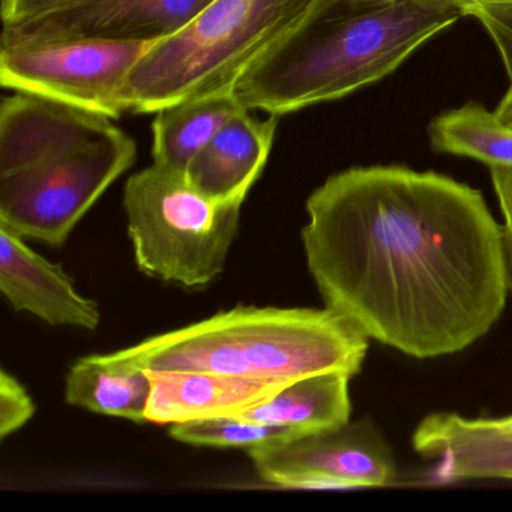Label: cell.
I'll return each instance as SVG.
<instances>
[{
	"instance_id": "obj_1",
	"label": "cell",
	"mask_w": 512,
	"mask_h": 512,
	"mask_svg": "<svg viewBox=\"0 0 512 512\" xmlns=\"http://www.w3.org/2000/svg\"><path fill=\"white\" fill-rule=\"evenodd\" d=\"M302 245L325 307L415 359L463 352L499 322L505 232L481 191L436 172L353 167L307 200Z\"/></svg>"
},
{
	"instance_id": "obj_2",
	"label": "cell",
	"mask_w": 512,
	"mask_h": 512,
	"mask_svg": "<svg viewBox=\"0 0 512 512\" xmlns=\"http://www.w3.org/2000/svg\"><path fill=\"white\" fill-rule=\"evenodd\" d=\"M461 17L439 0H322L233 94L245 109L275 116L340 100L394 73Z\"/></svg>"
},
{
	"instance_id": "obj_3",
	"label": "cell",
	"mask_w": 512,
	"mask_h": 512,
	"mask_svg": "<svg viewBox=\"0 0 512 512\" xmlns=\"http://www.w3.org/2000/svg\"><path fill=\"white\" fill-rule=\"evenodd\" d=\"M110 118L20 94L0 106V226L59 248L134 161Z\"/></svg>"
},
{
	"instance_id": "obj_4",
	"label": "cell",
	"mask_w": 512,
	"mask_h": 512,
	"mask_svg": "<svg viewBox=\"0 0 512 512\" xmlns=\"http://www.w3.org/2000/svg\"><path fill=\"white\" fill-rule=\"evenodd\" d=\"M368 347L356 326L326 307H236L100 356L122 367L212 371L289 383L325 371L356 376Z\"/></svg>"
},
{
	"instance_id": "obj_5",
	"label": "cell",
	"mask_w": 512,
	"mask_h": 512,
	"mask_svg": "<svg viewBox=\"0 0 512 512\" xmlns=\"http://www.w3.org/2000/svg\"><path fill=\"white\" fill-rule=\"evenodd\" d=\"M322 0H214L187 28L158 41L121 92L125 110L157 113L235 88L242 74Z\"/></svg>"
},
{
	"instance_id": "obj_6",
	"label": "cell",
	"mask_w": 512,
	"mask_h": 512,
	"mask_svg": "<svg viewBox=\"0 0 512 512\" xmlns=\"http://www.w3.org/2000/svg\"><path fill=\"white\" fill-rule=\"evenodd\" d=\"M242 203L212 199L184 172L155 163L131 176L124 208L140 271L184 289H205L226 268Z\"/></svg>"
},
{
	"instance_id": "obj_7",
	"label": "cell",
	"mask_w": 512,
	"mask_h": 512,
	"mask_svg": "<svg viewBox=\"0 0 512 512\" xmlns=\"http://www.w3.org/2000/svg\"><path fill=\"white\" fill-rule=\"evenodd\" d=\"M154 44L71 40L0 50V83L20 94L118 119L127 112L122 88Z\"/></svg>"
},
{
	"instance_id": "obj_8",
	"label": "cell",
	"mask_w": 512,
	"mask_h": 512,
	"mask_svg": "<svg viewBox=\"0 0 512 512\" xmlns=\"http://www.w3.org/2000/svg\"><path fill=\"white\" fill-rule=\"evenodd\" d=\"M247 452L257 475L283 488L356 490L397 478L391 446L370 418Z\"/></svg>"
},
{
	"instance_id": "obj_9",
	"label": "cell",
	"mask_w": 512,
	"mask_h": 512,
	"mask_svg": "<svg viewBox=\"0 0 512 512\" xmlns=\"http://www.w3.org/2000/svg\"><path fill=\"white\" fill-rule=\"evenodd\" d=\"M214 0H73L34 19L7 23L0 50L71 40L163 41Z\"/></svg>"
},
{
	"instance_id": "obj_10",
	"label": "cell",
	"mask_w": 512,
	"mask_h": 512,
	"mask_svg": "<svg viewBox=\"0 0 512 512\" xmlns=\"http://www.w3.org/2000/svg\"><path fill=\"white\" fill-rule=\"evenodd\" d=\"M0 290L16 311L53 326L94 331L100 307L77 292L62 265L49 262L23 242V236L0 226Z\"/></svg>"
},
{
	"instance_id": "obj_11",
	"label": "cell",
	"mask_w": 512,
	"mask_h": 512,
	"mask_svg": "<svg viewBox=\"0 0 512 512\" xmlns=\"http://www.w3.org/2000/svg\"><path fill=\"white\" fill-rule=\"evenodd\" d=\"M146 371L152 386L146 421L161 425L238 416L290 383L212 371Z\"/></svg>"
},
{
	"instance_id": "obj_12",
	"label": "cell",
	"mask_w": 512,
	"mask_h": 512,
	"mask_svg": "<svg viewBox=\"0 0 512 512\" xmlns=\"http://www.w3.org/2000/svg\"><path fill=\"white\" fill-rule=\"evenodd\" d=\"M278 118L266 121L244 110L233 116L188 166V181L221 202H244L262 175L277 133Z\"/></svg>"
},
{
	"instance_id": "obj_13",
	"label": "cell",
	"mask_w": 512,
	"mask_h": 512,
	"mask_svg": "<svg viewBox=\"0 0 512 512\" xmlns=\"http://www.w3.org/2000/svg\"><path fill=\"white\" fill-rule=\"evenodd\" d=\"M352 376L343 371H325L293 380L280 392L241 413V418L260 424L281 425L299 434L335 430L350 422Z\"/></svg>"
},
{
	"instance_id": "obj_14",
	"label": "cell",
	"mask_w": 512,
	"mask_h": 512,
	"mask_svg": "<svg viewBox=\"0 0 512 512\" xmlns=\"http://www.w3.org/2000/svg\"><path fill=\"white\" fill-rule=\"evenodd\" d=\"M233 89L179 101L158 110L152 157L158 166L187 172L193 158L233 116L244 112Z\"/></svg>"
},
{
	"instance_id": "obj_15",
	"label": "cell",
	"mask_w": 512,
	"mask_h": 512,
	"mask_svg": "<svg viewBox=\"0 0 512 512\" xmlns=\"http://www.w3.org/2000/svg\"><path fill=\"white\" fill-rule=\"evenodd\" d=\"M151 379L143 368L109 364L100 355L79 359L65 382V400L98 415L145 422Z\"/></svg>"
},
{
	"instance_id": "obj_16",
	"label": "cell",
	"mask_w": 512,
	"mask_h": 512,
	"mask_svg": "<svg viewBox=\"0 0 512 512\" xmlns=\"http://www.w3.org/2000/svg\"><path fill=\"white\" fill-rule=\"evenodd\" d=\"M431 148L439 154L472 158L493 167H512V127L478 103L443 113L428 127Z\"/></svg>"
},
{
	"instance_id": "obj_17",
	"label": "cell",
	"mask_w": 512,
	"mask_h": 512,
	"mask_svg": "<svg viewBox=\"0 0 512 512\" xmlns=\"http://www.w3.org/2000/svg\"><path fill=\"white\" fill-rule=\"evenodd\" d=\"M169 436L193 446L251 449L287 442L301 437L302 434L281 425L260 424L241 416H223L170 425Z\"/></svg>"
},
{
	"instance_id": "obj_18",
	"label": "cell",
	"mask_w": 512,
	"mask_h": 512,
	"mask_svg": "<svg viewBox=\"0 0 512 512\" xmlns=\"http://www.w3.org/2000/svg\"><path fill=\"white\" fill-rule=\"evenodd\" d=\"M35 404L22 383L7 370L0 371V439L19 431L35 415Z\"/></svg>"
},
{
	"instance_id": "obj_19",
	"label": "cell",
	"mask_w": 512,
	"mask_h": 512,
	"mask_svg": "<svg viewBox=\"0 0 512 512\" xmlns=\"http://www.w3.org/2000/svg\"><path fill=\"white\" fill-rule=\"evenodd\" d=\"M467 16L479 20L490 34L502 56L509 83H512V5L475 8Z\"/></svg>"
},
{
	"instance_id": "obj_20",
	"label": "cell",
	"mask_w": 512,
	"mask_h": 512,
	"mask_svg": "<svg viewBox=\"0 0 512 512\" xmlns=\"http://www.w3.org/2000/svg\"><path fill=\"white\" fill-rule=\"evenodd\" d=\"M490 170L494 193L502 214L508 256L509 293L512 296V167H493Z\"/></svg>"
},
{
	"instance_id": "obj_21",
	"label": "cell",
	"mask_w": 512,
	"mask_h": 512,
	"mask_svg": "<svg viewBox=\"0 0 512 512\" xmlns=\"http://www.w3.org/2000/svg\"><path fill=\"white\" fill-rule=\"evenodd\" d=\"M73 0H2V22H22L58 10Z\"/></svg>"
},
{
	"instance_id": "obj_22",
	"label": "cell",
	"mask_w": 512,
	"mask_h": 512,
	"mask_svg": "<svg viewBox=\"0 0 512 512\" xmlns=\"http://www.w3.org/2000/svg\"><path fill=\"white\" fill-rule=\"evenodd\" d=\"M439 2L457 8L458 11H461L463 17H466L469 11L475 10V8L512 5V0H439Z\"/></svg>"
},
{
	"instance_id": "obj_23",
	"label": "cell",
	"mask_w": 512,
	"mask_h": 512,
	"mask_svg": "<svg viewBox=\"0 0 512 512\" xmlns=\"http://www.w3.org/2000/svg\"><path fill=\"white\" fill-rule=\"evenodd\" d=\"M496 113L503 124L512 125V83H509L508 92H506L505 97L497 106Z\"/></svg>"
},
{
	"instance_id": "obj_24",
	"label": "cell",
	"mask_w": 512,
	"mask_h": 512,
	"mask_svg": "<svg viewBox=\"0 0 512 512\" xmlns=\"http://www.w3.org/2000/svg\"><path fill=\"white\" fill-rule=\"evenodd\" d=\"M509 127H512V125H509Z\"/></svg>"
}]
</instances>
